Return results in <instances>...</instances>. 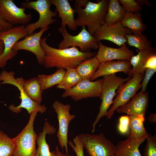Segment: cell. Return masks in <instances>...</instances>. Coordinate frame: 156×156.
<instances>
[{"mask_svg": "<svg viewBox=\"0 0 156 156\" xmlns=\"http://www.w3.org/2000/svg\"><path fill=\"white\" fill-rule=\"evenodd\" d=\"M47 38H41L40 41L45 53L43 65L46 68H76L81 62L96 55L95 52H82L75 46L63 49L53 47L47 43Z\"/></svg>", "mask_w": 156, "mask_h": 156, "instance_id": "cell-1", "label": "cell"}, {"mask_svg": "<svg viewBox=\"0 0 156 156\" xmlns=\"http://www.w3.org/2000/svg\"><path fill=\"white\" fill-rule=\"evenodd\" d=\"M109 2L108 0H102L94 3L89 1L83 8L75 4V10L78 14L75 19L77 26H86L88 31L93 35L105 23Z\"/></svg>", "mask_w": 156, "mask_h": 156, "instance_id": "cell-2", "label": "cell"}, {"mask_svg": "<svg viewBox=\"0 0 156 156\" xmlns=\"http://www.w3.org/2000/svg\"><path fill=\"white\" fill-rule=\"evenodd\" d=\"M15 73L13 71L8 72L2 71L0 73V84H8L16 87L20 91L19 96L21 102L19 105L16 106L12 104L9 107V109L12 112L18 113L21 112L22 108L25 109L29 114L36 111L41 113H44L47 107L43 104L41 105L29 98L24 91L23 85L25 79L22 76L15 78Z\"/></svg>", "mask_w": 156, "mask_h": 156, "instance_id": "cell-3", "label": "cell"}, {"mask_svg": "<svg viewBox=\"0 0 156 156\" xmlns=\"http://www.w3.org/2000/svg\"><path fill=\"white\" fill-rule=\"evenodd\" d=\"M131 77L129 76L123 78L117 76L116 74L103 76L101 93L100 96L102 101L99 112L92 125V132H94L96 125L100 119L106 116L108 109L113 103V99L116 94V90Z\"/></svg>", "mask_w": 156, "mask_h": 156, "instance_id": "cell-4", "label": "cell"}, {"mask_svg": "<svg viewBox=\"0 0 156 156\" xmlns=\"http://www.w3.org/2000/svg\"><path fill=\"white\" fill-rule=\"evenodd\" d=\"M51 0H37L36 1L26 0L21 3L22 7L25 9H34L39 14L38 20L36 22L29 23L25 26L28 35L34 34L36 29L49 28L50 25L56 22L57 20L53 18L56 16L58 13L51 10Z\"/></svg>", "mask_w": 156, "mask_h": 156, "instance_id": "cell-5", "label": "cell"}, {"mask_svg": "<svg viewBox=\"0 0 156 156\" xmlns=\"http://www.w3.org/2000/svg\"><path fill=\"white\" fill-rule=\"evenodd\" d=\"M38 111L30 114L29 122L21 132L13 138L15 144L13 156H35L38 135L34 130V122Z\"/></svg>", "mask_w": 156, "mask_h": 156, "instance_id": "cell-6", "label": "cell"}, {"mask_svg": "<svg viewBox=\"0 0 156 156\" xmlns=\"http://www.w3.org/2000/svg\"><path fill=\"white\" fill-rule=\"evenodd\" d=\"M90 156H115L116 147L104 134H81L78 135Z\"/></svg>", "mask_w": 156, "mask_h": 156, "instance_id": "cell-7", "label": "cell"}, {"mask_svg": "<svg viewBox=\"0 0 156 156\" xmlns=\"http://www.w3.org/2000/svg\"><path fill=\"white\" fill-rule=\"evenodd\" d=\"M58 30L63 38L59 45V49H63L73 46L78 47L81 51L86 52L91 49L98 48V42L86 29L85 26H82L81 31L75 36L70 35L66 28L60 27Z\"/></svg>", "mask_w": 156, "mask_h": 156, "instance_id": "cell-8", "label": "cell"}, {"mask_svg": "<svg viewBox=\"0 0 156 156\" xmlns=\"http://www.w3.org/2000/svg\"><path fill=\"white\" fill-rule=\"evenodd\" d=\"M144 75V73L135 75L118 87L116 93H118L117 96L113 100V104L107 112L106 116L107 118H111L116 109L126 104L141 88V83Z\"/></svg>", "mask_w": 156, "mask_h": 156, "instance_id": "cell-9", "label": "cell"}, {"mask_svg": "<svg viewBox=\"0 0 156 156\" xmlns=\"http://www.w3.org/2000/svg\"><path fill=\"white\" fill-rule=\"evenodd\" d=\"M25 26H14L6 31L0 32V40L4 44L3 52L0 56V68L5 67L7 62L17 54L18 51H13L12 48L16 42L28 35Z\"/></svg>", "mask_w": 156, "mask_h": 156, "instance_id": "cell-10", "label": "cell"}, {"mask_svg": "<svg viewBox=\"0 0 156 156\" xmlns=\"http://www.w3.org/2000/svg\"><path fill=\"white\" fill-rule=\"evenodd\" d=\"M53 107L57 114L58 121L57 136L59 144L61 148H65L66 153H69L68 146L69 125L70 122L75 118V115L70 113L71 106L69 104L65 105L56 100L53 103Z\"/></svg>", "mask_w": 156, "mask_h": 156, "instance_id": "cell-11", "label": "cell"}, {"mask_svg": "<svg viewBox=\"0 0 156 156\" xmlns=\"http://www.w3.org/2000/svg\"><path fill=\"white\" fill-rule=\"evenodd\" d=\"M25 10L18 7L13 0H0V17L14 26L25 25L31 21L32 15L26 14Z\"/></svg>", "mask_w": 156, "mask_h": 156, "instance_id": "cell-12", "label": "cell"}, {"mask_svg": "<svg viewBox=\"0 0 156 156\" xmlns=\"http://www.w3.org/2000/svg\"><path fill=\"white\" fill-rule=\"evenodd\" d=\"M102 82V79L94 81L82 80L74 88L65 90L62 96L63 97H70L75 101L90 97H100Z\"/></svg>", "mask_w": 156, "mask_h": 156, "instance_id": "cell-13", "label": "cell"}, {"mask_svg": "<svg viewBox=\"0 0 156 156\" xmlns=\"http://www.w3.org/2000/svg\"><path fill=\"white\" fill-rule=\"evenodd\" d=\"M132 33L129 29L123 27L120 22L112 24L105 23L102 25L93 36L98 42L106 40L113 42L120 47L127 41L125 35Z\"/></svg>", "mask_w": 156, "mask_h": 156, "instance_id": "cell-14", "label": "cell"}, {"mask_svg": "<svg viewBox=\"0 0 156 156\" xmlns=\"http://www.w3.org/2000/svg\"><path fill=\"white\" fill-rule=\"evenodd\" d=\"M49 28L40 29L39 32L28 35L21 40L18 41L14 45L12 50L14 51L21 50L29 51L35 55L38 64L43 65L45 53L41 45L40 39L42 34Z\"/></svg>", "mask_w": 156, "mask_h": 156, "instance_id": "cell-15", "label": "cell"}, {"mask_svg": "<svg viewBox=\"0 0 156 156\" xmlns=\"http://www.w3.org/2000/svg\"><path fill=\"white\" fill-rule=\"evenodd\" d=\"M98 45L99 50L95 57L100 63L114 60L130 61L134 55L133 51L127 47L126 43L120 47L114 48L106 46L99 41Z\"/></svg>", "mask_w": 156, "mask_h": 156, "instance_id": "cell-16", "label": "cell"}, {"mask_svg": "<svg viewBox=\"0 0 156 156\" xmlns=\"http://www.w3.org/2000/svg\"><path fill=\"white\" fill-rule=\"evenodd\" d=\"M148 92L141 91L126 104L117 108L118 113L128 115H142L145 117L149 103Z\"/></svg>", "mask_w": 156, "mask_h": 156, "instance_id": "cell-17", "label": "cell"}, {"mask_svg": "<svg viewBox=\"0 0 156 156\" xmlns=\"http://www.w3.org/2000/svg\"><path fill=\"white\" fill-rule=\"evenodd\" d=\"M132 68L129 61L112 60L100 63L90 79L93 81L101 76L115 74L118 72L128 74Z\"/></svg>", "mask_w": 156, "mask_h": 156, "instance_id": "cell-18", "label": "cell"}, {"mask_svg": "<svg viewBox=\"0 0 156 156\" xmlns=\"http://www.w3.org/2000/svg\"><path fill=\"white\" fill-rule=\"evenodd\" d=\"M52 4L55 7V12L58 13V17L61 18V24L62 28H66L67 25L70 29L75 30L77 26L74 18L75 12L67 0H51Z\"/></svg>", "mask_w": 156, "mask_h": 156, "instance_id": "cell-19", "label": "cell"}, {"mask_svg": "<svg viewBox=\"0 0 156 156\" xmlns=\"http://www.w3.org/2000/svg\"><path fill=\"white\" fill-rule=\"evenodd\" d=\"M127 138L124 141H119L116 145L115 156H142L139 147L146 140L144 137L138 139L131 138L128 133Z\"/></svg>", "mask_w": 156, "mask_h": 156, "instance_id": "cell-20", "label": "cell"}, {"mask_svg": "<svg viewBox=\"0 0 156 156\" xmlns=\"http://www.w3.org/2000/svg\"><path fill=\"white\" fill-rule=\"evenodd\" d=\"M56 129L47 121L44 124L42 131L39 134L36 140L38 147L35 156H56L55 151L51 152L47 142L46 136L47 134L52 135L56 132Z\"/></svg>", "mask_w": 156, "mask_h": 156, "instance_id": "cell-21", "label": "cell"}, {"mask_svg": "<svg viewBox=\"0 0 156 156\" xmlns=\"http://www.w3.org/2000/svg\"><path fill=\"white\" fill-rule=\"evenodd\" d=\"M155 54H156L155 50L151 47L139 51L137 55L132 56L129 61L133 67L128 74L129 76L131 77L135 75L144 73L146 70L143 68L146 62L150 56Z\"/></svg>", "mask_w": 156, "mask_h": 156, "instance_id": "cell-22", "label": "cell"}, {"mask_svg": "<svg viewBox=\"0 0 156 156\" xmlns=\"http://www.w3.org/2000/svg\"><path fill=\"white\" fill-rule=\"evenodd\" d=\"M140 12L133 13L126 12L121 22L122 26L129 29L133 34L142 33L147 28L143 23Z\"/></svg>", "mask_w": 156, "mask_h": 156, "instance_id": "cell-23", "label": "cell"}, {"mask_svg": "<svg viewBox=\"0 0 156 156\" xmlns=\"http://www.w3.org/2000/svg\"><path fill=\"white\" fill-rule=\"evenodd\" d=\"M126 12L118 0H109L105 17V23L112 24L121 22Z\"/></svg>", "mask_w": 156, "mask_h": 156, "instance_id": "cell-24", "label": "cell"}, {"mask_svg": "<svg viewBox=\"0 0 156 156\" xmlns=\"http://www.w3.org/2000/svg\"><path fill=\"white\" fill-rule=\"evenodd\" d=\"M100 64L98 60L94 56L81 62L75 69L82 80H90Z\"/></svg>", "mask_w": 156, "mask_h": 156, "instance_id": "cell-25", "label": "cell"}, {"mask_svg": "<svg viewBox=\"0 0 156 156\" xmlns=\"http://www.w3.org/2000/svg\"><path fill=\"white\" fill-rule=\"evenodd\" d=\"M129 119L130 137L138 139L143 137H147L150 135L146 131L144 126L145 117L142 115L138 116L128 115Z\"/></svg>", "mask_w": 156, "mask_h": 156, "instance_id": "cell-26", "label": "cell"}, {"mask_svg": "<svg viewBox=\"0 0 156 156\" xmlns=\"http://www.w3.org/2000/svg\"><path fill=\"white\" fill-rule=\"evenodd\" d=\"M65 73V69L57 68L56 72L51 75H38L37 77L42 91L60 83L64 77Z\"/></svg>", "mask_w": 156, "mask_h": 156, "instance_id": "cell-27", "label": "cell"}, {"mask_svg": "<svg viewBox=\"0 0 156 156\" xmlns=\"http://www.w3.org/2000/svg\"><path fill=\"white\" fill-rule=\"evenodd\" d=\"M23 87L28 96L39 104L42 101V91L37 77L25 80Z\"/></svg>", "mask_w": 156, "mask_h": 156, "instance_id": "cell-28", "label": "cell"}, {"mask_svg": "<svg viewBox=\"0 0 156 156\" xmlns=\"http://www.w3.org/2000/svg\"><path fill=\"white\" fill-rule=\"evenodd\" d=\"M82 80L75 68H68L63 80L56 87L66 90L75 86Z\"/></svg>", "mask_w": 156, "mask_h": 156, "instance_id": "cell-29", "label": "cell"}, {"mask_svg": "<svg viewBox=\"0 0 156 156\" xmlns=\"http://www.w3.org/2000/svg\"><path fill=\"white\" fill-rule=\"evenodd\" d=\"M125 36L127 39V44L137 48L139 51L145 50L151 47L150 41L142 33L125 34Z\"/></svg>", "mask_w": 156, "mask_h": 156, "instance_id": "cell-30", "label": "cell"}, {"mask_svg": "<svg viewBox=\"0 0 156 156\" xmlns=\"http://www.w3.org/2000/svg\"><path fill=\"white\" fill-rule=\"evenodd\" d=\"M14 149L13 138L0 131V156H12Z\"/></svg>", "mask_w": 156, "mask_h": 156, "instance_id": "cell-31", "label": "cell"}, {"mask_svg": "<svg viewBox=\"0 0 156 156\" xmlns=\"http://www.w3.org/2000/svg\"><path fill=\"white\" fill-rule=\"evenodd\" d=\"M144 156H156V135H150L146 139Z\"/></svg>", "mask_w": 156, "mask_h": 156, "instance_id": "cell-32", "label": "cell"}, {"mask_svg": "<svg viewBox=\"0 0 156 156\" xmlns=\"http://www.w3.org/2000/svg\"><path fill=\"white\" fill-rule=\"evenodd\" d=\"M118 1L126 12L138 13L142 8L135 0H119Z\"/></svg>", "mask_w": 156, "mask_h": 156, "instance_id": "cell-33", "label": "cell"}, {"mask_svg": "<svg viewBox=\"0 0 156 156\" xmlns=\"http://www.w3.org/2000/svg\"><path fill=\"white\" fill-rule=\"evenodd\" d=\"M68 144L75 152L77 156H84L83 145L78 135L76 136L73 139V142L69 140Z\"/></svg>", "mask_w": 156, "mask_h": 156, "instance_id": "cell-34", "label": "cell"}, {"mask_svg": "<svg viewBox=\"0 0 156 156\" xmlns=\"http://www.w3.org/2000/svg\"><path fill=\"white\" fill-rule=\"evenodd\" d=\"M129 119L128 116H121L119 119L118 130L120 133L124 134L129 133Z\"/></svg>", "mask_w": 156, "mask_h": 156, "instance_id": "cell-35", "label": "cell"}, {"mask_svg": "<svg viewBox=\"0 0 156 156\" xmlns=\"http://www.w3.org/2000/svg\"><path fill=\"white\" fill-rule=\"evenodd\" d=\"M145 71V74L141 83V91H146L147 84L151 77L156 72V68H148Z\"/></svg>", "mask_w": 156, "mask_h": 156, "instance_id": "cell-36", "label": "cell"}, {"mask_svg": "<svg viewBox=\"0 0 156 156\" xmlns=\"http://www.w3.org/2000/svg\"><path fill=\"white\" fill-rule=\"evenodd\" d=\"M146 70L148 68H156V54L150 56L147 59L143 67Z\"/></svg>", "mask_w": 156, "mask_h": 156, "instance_id": "cell-37", "label": "cell"}, {"mask_svg": "<svg viewBox=\"0 0 156 156\" xmlns=\"http://www.w3.org/2000/svg\"><path fill=\"white\" fill-rule=\"evenodd\" d=\"M14 26L5 21L0 17V32L6 31Z\"/></svg>", "mask_w": 156, "mask_h": 156, "instance_id": "cell-38", "label": "cell"}, {"mask_svg": "<svg viewBox=\"0 0 156 156\" xmlns=\"http://www.w3.org/2000/svg\"><path fill=\"white\" fill-rule=\"evenodd\" d=\"M89 0H76L75 1V4L81 8H85Z\"/></svg>", "mask_w": 156, "mask_h": 156, "instance_id": "cell-39", "label": "cell"}, {"mask_svg": "<svg viewBox=\"0 0 156 156\" xmlns=\"http://www.w3.org/2000/svg\"><path fill=\"white\" fill-rule=\"evenodd\" d=\"M55 151L56 153V156H70L69 153H65L64 154L61 152L58 146H56L55 148Z\"/></svg>", "mask_w": 156, "mask_h": 156, "instance_id": "cell-40", "label": "cell"}, {"mask_svg": "<svg viewBox=\"0 0 156 156\" xmlns=\"http://www.w3.org/2000/svg\"><path fill=\"white\" fill-rule=\"evenodd\" d=\"M136 1L141 6L146 5L148 7H150L151 5V3L147 0H136Z\"/></svg>", "mask_w": 156, "mask_h": 156, "instance_id": "cell-41", "label": "cell"}, {"mask_svg": "<svg viewBox=\"0 0 156 156\" xmlns=\"http://www.w3.org/2000/svg\"><path fill=\"white\" fill-rule=\"evenodd\" d=\"M148 120L151 123H153L156 122V114L153 113L151 114L148 118Z\"/></svg>", "mask_w": 156, "mask_h": 156, "instance_id": "cell-42", "label": "cell"}, {"mask_svg": "<svg viewBox=\"0 0 156 156\" xmlns=\"http://www.w3.org/2000/svg\"><path fill=\"white\" fill-rule=\"evenodd\" d=\"M4 49V44L3 41L0 40V56L3 53Z\"/></svg>", "mask_w": 156, "mask_h": 156, "instance_id": "cell-43", "label": "cell"}, {"mask_svg": "<svg viewBox=\"0 0 156 156\" xmlns=\"http://www.w3.org/2000/svg\"></svg>", "mask_w": 156, "mask_h": 156, "instance_id": "cell-44", "label": "cell"}]
</instances>
